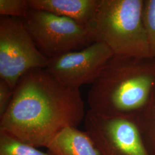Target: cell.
<instances>
[{"label":"cell","mask_w":155,"mask_h":155,"mask_svg":"<svg viewBox=\"0 0 155 155\" xmlns=\"http://www.w3.org/2000/svg\"><path fill=\"white\" fill-rule=\"evenodd\" d=\"M49 59L38 49L24 20L0 17V78L15 89L30 70L43 68Z\"/></svg>","instance_id":"5b68a950"},{"label":"cell","mask_w":155,"mask_h":155,"mask_svg":"<svg viewBox=\"0 0 155 155\" xmlns=\"http://www.w3.org/2000/svg\"><path fill=\"white\" fill-rule=\"evenodd\" d=\"M114 56L105 44L95 41L83 49L50 59L45 70L67 87L79 89L92 84Z\"/></svg>","instance_id":"52a82bcc"},{"label":"cell","mask_w":155,"mask_h":155,"mask_svg":"<svg viewBox=\"0 0 155 155\" xmlns=\"http://www.w3.org/2000/svg\"><path fill=\"white\" fill-rule=\"evenodd\" d=\"M23 20L35 45L49 59L95 42L90 28L69 18L30 9Z\"/></svg>","instance_id":"277c9868"},{"label":"cell","mask_w":155,"mask_h":155,"mask_svg":"<svg viewBox=\"0 0 155 155\" xmlns=\"http://www.w3.org/2000/svg\"><path fill=\"white\" fill-rule=\"evenodd\" d=\"M143 20L150 57L155 59V0H144Z\"/></svg>","instance_id":"8fae6325"},{"label":"cell","mask_w":155,"mask_h":155,"mask_svg":"<svg viewBox=\"0 0 155 155\" xmlns=\"http://www.w3.org/2000/svg\"><path fill=\"white\" fill-rule=\"evenodd\" d=\"M13 94L14 89L5 81L0 79V117L5 113L11 101Z\"/></svg>","instance_id":"4fadbf2b"},{"label":"cell","mask_w":155,"mask_h":155,"mask_svg":"<svg viewBox=\"0 0 155 155\" xmlns=\"http://www.w3.org/2000/svg\"><path fill=\"white\" fill-rule=\"evenodd\" d=\"M155 89V59L114 55L91 84L89 110L109 116L135 117Z\"/></svg>","instance_id":"7a4b0ae2"},{"label":"cell","mask_w":155,"mask_h":155,"mask_svg":"<svg viewBox=\"0 0 155 155\" xmlns=\"http://www.w3.org/2000/svg\"><path fill=\"white\" fill-rule=\"evenodd\" d=\"M86 112L80 90L67 87L43 68L22 75L0 117V130L36 148H47L63 130L77 127Z\"/></svg>","instance_id":"6da1fadb"},{"label":"cell","mask_w":155,"mask_h":155,"mask_svg":"<svg viewBox=\"0 0 155 155\" xmlns=\"http://www.w3.org/2000/svg\"><path fill=\"white\" fill-rule=\"evenodd\" d=\"M83 124L101 155H148L134 117L109 116L89 110Z\"/></svg>","instance_id":"8992f818"},{"label":"cell","mask_w":155,"mask_h":155,"mask_svg":"<svg viewBox=\"0 0 155 155\" xmlns=\"http://www.w3.org/2000/svg\"><path fill=\"white\" fill-rule=\"evenodd\" d=\"M47 148L50 155H101L87 132L72 127L63 130Z\"/></svg>","instance_id":"9c48e42d"},{"label":"cell","mask_w":155,"mask_h":155,"mask_svg":"<svg viewBox=\"0 0 155 155\" xmlns=\"http://www.w3.org/2000/svg\"><path fill=\"white\" fill-rule=\"evenodd\" d=\"M144 0H99L90 29L114 55L151 58L143 20Z\"/></svg>","instance_id":"3957f363"},{"label":"cell","mask_w":155,"mask_h":155,"mask_svg":"<svg viewBox=\"0 0 155 155\" xmlns=\"http://www.w3.org/2000/svg\"><path fill=\"white\" fill-rule=\"evenodd\" d=\"M0 155H50L0 130Z\"/></svg>","instance_id":"30bf717a"},{"label":"cell","mask_w":155,"mask_h":155,"mask_svg":"<svg viewBox=\"0 0 155 155\" xmlns=\"http://www.w3.org/2000/svg\"><path fill=\"white\" fill-rule=\"evenodd\" d=\"M28 2L31 9L69 18L89 28L99 0H28Z\"/></svg>","instance_id":"ba28073f"},{"label":"cell","mask_w":155,"mask_h":155,"mask_svg":"<svg viewBox=\"0 0 155 155\" xmlns=\"http://www.w3.org/2000/svg\"><path fill=\"white\" fill-rule=\"evenodd\" d=\"M29 9L28 0H0L1 16L24 19Z\"/></svg>","instance_id":"7c38bea8"}]
</instances>
